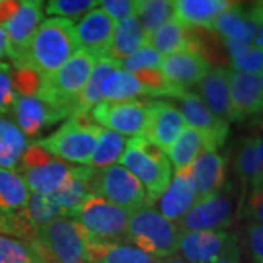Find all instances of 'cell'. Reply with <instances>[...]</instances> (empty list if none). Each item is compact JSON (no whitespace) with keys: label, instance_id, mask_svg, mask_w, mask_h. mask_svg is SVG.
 Here are the masks:
<instances>
[{"label":"cell","instance_id":"1","mask_svg":"<svg viewBox=\"0 0 263 263\" xmlns=\"http://www.w3.org/2000/svg\"><path fill=\"white\" fill-rule=\"evenodd\" d=\"M78 50L72 21L59 16L44 19L32 35L21 69H29L38 76L53 75Z\"/></svg>","mask_w":263,"mask_h":263},{"label":"cell","instance_id":"2","mask_svg":"<svg viewBox=\"0 0 263 263\" xmlns=\"http://www.w3.org/2000/svg\"><path fill=\"white\" fill-rule=\"evenodd\" d=\"M119 164L138 179L151 203L160 199L173 177V167L165 152L143 135L127 139Z\"/></svg>","mask_w":263,"mask_h":263},{"label":"cell","instance_id":"3","mask_svg":"<svg viewBox=\"0 0 263 263\" xmlns=\"http://www.w3.org/2000/svg\"><path fill=\"white\" fill-rule=\"evenodd\" d=\"M97 59L85 50H78L53 75L40 76L37 95L50 105L70 116L75 111L76 100L88 84Z\"/></svg>","mask_w":263,"mask_h":263},{"label":"cell","instance_id":"4","mask_svg":"<svg viewBox=\"0 0 263 263\" xmlns=\"http://www.w3.org/2000/svg\"><path fill=\"white\" fill-rule=\"evenodd\" d=\"M101 126L89 114H75L67 119L54 133L37 142L57 160L88 165L101 133Z\"/></svg>","mask_w":263,"mask_h":263},{"label":"cell","instance_id":"5","mask_svg":"<svg viewBox=\"0 0 263 263\" xmlns=\"http://www.w3.org/2000/svg\"><path fill=\"white\" fill-rule=\"evenodd\" d=\"M180 234L177 224L165 219L149 205L130 214L126 241L154 257L164 259L179 252Z\"/></svg>","mask_w":263,"mask_h":263},{"label":"cell","instance_id":"6","mask_svg":"<svg viewBox=\"0 0 263 263\" xmlns=\"http://www.w3.org/2000/svg\"><path fill=\"white\" fill-rule=\"evenodd\" d=\"M88 234L69 216H60L41 228L28 243L44 263H88Z\"/></svg>","mask_w":263,"mask_h":263},{"label":"cell","instance_id":"7","mask_svg":"<svg viewBox=\"0 0 263 263\" xmlns=\"http://www.w3.org/2000/svg\"><path fill=\"white\" fill-rule=\"evenodd\" d=\"M69 218L75 219L91 238L126 243L130 212L113 205L104 197L88 195L69 214Z\"/></svg>","mask_w":263,"mask_h":263},{"label":"cell","instance_id":"8","mask_svg":"<svg viewBox=\"0 0 263 263\" xmlns=\"http://www.w3.org/2000/svg\"><path fill=\"white\" fill-rule=\"evenodd\" d=\"M211 29L222 37L231 59L245 54L253 46L262 47L260 8L246 10L241 6H231L216 18Z\"/></svg>","mask_w":263,"mask_h":263},{"label":"cell","instance_id":"9","mask_svg":"<svg viewBox=\"0 0 263 263\" xmlns=\"http://www.w3.org/2000/svg\"><path fill=\"white\" fill-rule=\"evenodd\" d=\"M16 170L31 193L51 195L67 180L73 167L57 160L34 142L27 146Z\"/></svg>","mask_w":263,"mask_h":263},{"label":"cell","instance_id":"10","mask_svg":"<svg viewBox=\"0 0 263 263\" xmlns=\"http://www.w3.org/2000/svg\"><path fill=\"white\" fill-rule=\"evenodd\" d=\"M94 195L104 197L130 214L151 205L143 186L120 164L95 171Z\"/></svg>","mask_w":263,"mask_h":263},{"label":"cell","instance_id":"11","mask_svg":"<svg viewBox=\"0 0 263 263\" xmlns=\"http://www.w3.org/2000/svg\"><path fill=\"white\" fill-rule=\"evenodd\" d=\"M89 116L98 126L130 139L145 133L149 116V101H100L89 111Z\"/></svg>","mask_w":263,"mask_h":263},{"label":"cell","instance_id":"12","mask_svg":"<svg viewBox=\"0 0 263 263\" xmlns=\"http://www.w3.org/2000/svg\"><path fill=\"white\" fill-rule=\"evenodd\" d=\"M179 98L180 113L183 116L186 126L199 132L206 143V149L216 151L221 148L227 141V136L230 133V123L218 119L212 113L200 97L187 89H180L176 94Z\"/></svg>","mask_w":263,"mask_h":263},{"label":"cell","instance_id":"13","mask_svg":"<svg viewBox=\"0 0 263 263\" xmlns=\"http://www.w3.org/2000/svg\"><path fill=\"white\" fill-rule=\"evenodd\" d=\"M43 21L44 12L41 6L19 3L13 13L0 25L6 37V56L13 62L16 69L24 65L32 35Z\"/></svg>","mask_w":263,"mask_h":263},{"label":"cell","instance_id":"14","mask_svg":"<svg viewBox=\"0 0 263 263\" xmlns=\"http://www.w3.org/2000/svg\"><path fill=\"white\" fill-rule=\"evenodd\" d=\"M233 197L228 193L197 200L186 215L179 221L181 231H218L224 230L233 221Z\"/></svg>","mask_w":263,"mask_h":263},{"label":"cell","instance_id":"15","mask_svg":"<svg viewBox=\"0 0 263 263\" xmlns=\"http://www.w3.org/2000/svg\"><path fill=\"white\" fill-rule=\"evenodd\" d=\"M235 245L234 237L224 230L181 231L179 252L187 263H215Z\"/></svg>","mask_w":263,"mask_h":263},{"label":"cell","instance_id":"16","mask_svg":"<svg viewBox=\"0 0 263 263\" xmlns=\"http://www.w3.org/2000/svg\"><path fill=\"white\" fill-rule=\"evenodd\" d=\"M16 126L25 136H35L38 133L69 117V114L43 101L37 94L18 95L12 108Z\"/></svg>","mask_w":263,"mask_h":263},{"label":"cell","instance_id":"17","mask_svg":"<svg viewBox=\"0 0 263 263\" xmlns=\"http://www.w3.org/2000/svg\"><path fill=\"white\" fill-rule=\"evenodd\" d=\"M211 70L208 59L199 50H186L162 57L160 72L164 81L179 89L197 85Z\"/></svg>","mask_w":263,"mask_h":263},{"label":"cell","instance_id":"18","mask_svg":"<svg viewBox=\"0 0 263 263\" xmlns=\"http://www.w3.org/2000/svg\"><path fill=\"white\" fill-rule=\"evenodd\" d=\"M116 22L103 9H94L79 19L75 25L76 38L81 50L95 59L108 56Z\"/></svg>","mask_w":263,"mask_h":263},{"label":"cell","instance_id":"19","mask_svg":"<svg viewBox=\"0 0 263 263\" xmlns=\"http://www.w3.org/2000/svg\"><path fill=\"white\" fill-rule=\"evenodd\" d=\"M184 127L186 122L174 104L167 101H149V116L143 136L161 151L167 152Z\"/></svg>","mask_w":263,"mask_h":263},{"label":"cell","instance_id":"20","mask_svg":"<svg viewBox=\"0 0 263 263\" xmlns=\"http://www.w3.org/2000/svg\"><path fill=\"white\" fill-rule=\"evenodd\" d=\"M230 98L235 122L260 114L263 107V73L230 69Z\"/></svg>","mask_w":263,"mask_h":263},{"label":"cell","instance_id":"21","mask_svg":"<svg viewBox=\"0 0 263 263\" xmlns=\"http://www.w3.org/2000/svg\"><path fill=\"white\" fill-rule=\"evenodd\" d=\"M196 203V195L192 181L190 167L176 171L171 177L168 187L158 199L161 215L171 222H179Z\"/></svg>","mask_w":263,"mask_h":263},{"label":"cell","instance_id":"22","mask_svg":"<svg viewBox=\"0 0 263 263\" xmlns=\"http://www.w3.org/2000/svg\"><path fill=\"white\" fill-rule=\"evenodd\" d=\"M196 202L219 193L226 180V160L216 151L205 149L190 165Z\"/></svg>","mask_w":263,"mask_h":263},{"label":"cell","instance_id":"23","mask_svg":"<svg viewBox=\"0 0 263 263\" xmlns=\"http://www.w3.org/2000/svg\"><path fill=\"white\" fill-rule=\"evenodd\" d=\"M197 86L200 100L218 119L227 123L235 122L230 98V69H211Z\"/></svg>","mask_w":263,"mask_h":263},{"label":"cell","instance_id":"24","mask_svg":"<svg viewBox=\"0 0 263 263\" xmlns=\"http://www.w3.org/2000/svg\"><path fill=\"white\" fill-rule=\"evenodd\" d=\"M231 6L230 0H174V18L189 29H211L216 18Z\"/></svg>","mask_w":263,"mask_h":263},{"label":"cell","instance_id":"25","mask_svg":"<svg viewBox=\"0 0 263 263\" xmlns=\"http://www.w3.org/2000/svg\"><path fill=\"white\" fill-rule=\"evenodd\" d=\"M88 263H158L160 259L122 241H101L88 237Z\"/></svg>","mask_w":263,"mask_h":263},{"label":"cell","instance_id":"26","mask_svg":"<svg viewBox=\"0 0 263 263\" xmlns=\"http://www.w3.org/2000/svg\"><path fill=\"white\" fill-rule=\"evenodd\" d=\"M97 170L88 165L73 167L65 183L53 192L50 197L63 211L65 216L75 209L88 195H94V177Z\"/></svg>","mask_w":263,"mask_h":263},{"label":"cell","instance_id":"27","mask_svg":"<svg viewBox=\"0 0 263 263\" xmlns=\"http://www.w3.org/2000/svg\"><path fill=\"white\" fill-rule=\"evenodd\" d=\"M146 41L162 57L181 53L186 50H199L196 40L192 35L190 29L180 24L176 18L170 19L168 22L155 29Z\"/></svg>","mask_w":263,"mask_h":263},{"label":"cell","instance_id":"28","mask_svg":"<svg viewBox=\"0 0 263 263\" xmlns=\"http://www.w3.org/2000/svg\"><path fill=\"white\" fill-rule=\"evenodd\" d=\"M146 43V35L142 29L139 19L136 18V15H132L116 24L108 57L122 63L139 51Z\"/></svg>","mask_w":263,"mask_h":263},{"label":"cell","instance_id":"29","mask_svg":"<svg viewBox=\"0 0 263 263\" xmlns=\"http://www.w3.org/2000/svg\"><path fill=\"white\" fill-rule=\"evenodd\" d=\"M235 168L246 184L253 189L262 187L263 180V143L260 138H246L241 142Z\"/></svg>","mask_w":263,"mask_h":263},{"label":"cell","instance_id":"30","mask_svg":"<svg viewBox=\"0 0 263 263\" xmlns=\"http://www.w3.org/2000/svg\"><path fill=\"white\" fill-rule=\"evenodd\" d=\"M101 101H129L139 95H148L146 88L135 75L123 70L122 67L110 72L100 85Z\"/></svg>","mask_w":263,"mask_h":263},{"label":"cell","instance_id":"31","mask_svg":"<svg viewBox=\"0 0 263 263\" xmlns=\"http://www.w3.org/2000/svg\"><path fill=\"white\" fill-rule=\"evenodd\" d=\"M206 149V143L203 136L195 129L186 126L176 142L170 146V149L165 152L171 167H174L176 171L189 168L193 161Z\"/></svg>","mask_w":263,"mask_h":263},{"label":"cell","instance_id":"32","mask_svg":"<svg viewBox=\"0 0 263 263\" xmlns=\"http://www.w3.org/2000/svg\"><path fill=\"white\" fill-rule=\"evenodd\" d=\"M31 192L18 170L0 167V212L8 214L27 206Z\"/></svg>","mask_w":263,"mask_h":263},{"label":"cell","instance_id":"33","mask_svg":"<svg viewBox=\"0 0 263 263\" xmlns=\"http://www.w3.org/2000/svg\"><path fill=\"white\" fill-rule=\"evenodd\" d=\"M28 146L27 136L8 119L0 117V167L16 170Z\"/></svg>","mask_w":263,"mask_h":263},{"label":"cell","instance_id":"34","mask_svg":"<svg viewBox=\"0 0 263 263\" xmlns=\"http://www.w3.org/2000/svg\"><path fill=\"white\" fill-rule=\"evenodd\" d=\"M120 67V63L113 60L111 57L104 56L97 59L94 66V70L89 76L88 84L85 85L84 91L81 92L79 98L76 100L75 104V114H89V111L94 108L97 104L101 101V95H100V85L103 82V79L108 75L110 72H113L116 69Z\"/></svg>","mask_w":263,"mask_h":263},{"label":"cell","instance_id":"35","mask_svg":"<svg viewBox=\"0 0 263 263\" xmlns=\"http://www.w3.org/2000/svg\"><path fill=\"white\" fill-rule=\"evenodd\" d=\"M127 138L108 129H101L94 154L88 162V167L94 170H104L119 164L123 151L126 148Z\"/></svg>","mask_w":263,"mask_h":263},{"label":"cell","instance_id":"36","mask_svg":"<svg viewBox=\"0 0 263 263\" xmlns=\"http://www.w3.org/2000/svg\"><path fill=\"white\" fill-rule=\"evenodd\" d=\"M136 18L146 35L174 18V0H136Z\"/></svg>","mask_w":263,"mask_h":263},{"label":"cell","instance_id":"37","mask_svg":"<svg viewBox=\"0 0 263 263\" xmlns=\"http://www.w3.org/2000/svg\"><path fill=\"white\" fill-rule=\"evenodd\" d=\"M24 211L28 216L29 222L34 226L37 231L47 227L50 222H53L57 218L65 216L63 211L50 197V195H40V193L29 195L28 203L24 208Z\"/></svg>","mask_w":263,"mask_h":263},{"label":"cell","instance_id":"38","mask_svg":"<svg viewBox=\"0 0 263 263\" xmlns=\"http://www.w3.org/2000/svg\"><path fill=\"white\" fill-rule=\"evenodd\" d=\"M161 62H162V56L146 43L139 51H136L133 56L122 62L120 67L132 75L142 76L152 72H160Z\"/></svg>","mask_w":263,"mask_h":263},{"label":"cell","instance_id":"39","mask_svg":"<svg viewBox=\"0 0 263 263\" xmlns=\"http://www.w3.org/2000/svg\"><path fill=\"white\" fill-rule=\"evenodd\" d=\"M0 263H44L35 250L24 241L0 234Z\"/></svg>","mask_w":263,"mask_h":263},{"label":"cell","instance_id":"40","mask_svg":"<svg viewBox=\"0 0 263 263\" xmlns=\"http://www.w3.org/2000/svg\"><path fill=\"white\" fill-rule=\"evenodd\" d=\"M37 230L29 222L28 216L24 209L2 214L0 212V234H8L24 238L27 243H31L37 237Z\"/></svg>","mask_w":263,"mask_h":263},{"label":"cell","instance_id":"41","mask_svg":"<svg viewBox=\"0 0 263 263\" xmlns=\"http://www.w3.org/2000/svg\"><path fill=\"white\" fill-rule=\"evenodd\" d=\"M100 0H47L46 12L59 18L78 21L91 10L97 9Z\"/></svg>","mask_w":263,"mask_h":263},{"label":"cell","instance_id":"42","mask_svg":"<svg viewBox=\"0 0 263 263\" xmlns=\"http://www.w3.org/2000/svg\"><path fill=\"white\" fill-rule=\"evenodd\" d=\"M18 98L13 85V72L8 63H0V116L12 113V108Z\"/></svg>","mask_w":263,"mask_h":263},{"label":"cell","instance_id":"43","mask_svg":"<svg viewBox=\"0 0 263 263\" xmlns=\"http://www.w3.org/2000/svg\"><path fill=\"white\" fill-rule=\"evenodd\" d=\"M231 70L246 72V73H262L263 48L252 47L240 57L231 59Z\"/></svg>","mask_w":263,"mask_h":263},{"label":"cell","instance_id":"44","mask_svg":"<svg viewBox=\"0 0 263 263\" xmlns=\"http://www.w3.org/2000/svg\"><path fill=\"white\" fill-rule=\"evenodd\" d=\"M100 5L116 24L136 12V0H100Z\"/></svg>","mask_w":263,"mask_h":263},{"label":"cell","instance_id":"45","mask_svg":"<svg viewBox=\"0 0 263 263\" xmlns=\"http://www.w3.org/2000/svg\"><path fill=\"white\" fill-rule=\"evenodd\" d=\"M249 245L254 263H263V226L254 221L249 227Z\"/></svg>","mask_w":263,"mask_h":263},{"label":"cell","instance_id":"46","mask_svg":"<svg viewBox=\"0 0 263 263\" xmlns=\"http://www.w3.org/2000/svg\"><path fill=\"white\" fill-rule=\"evenodd\" d=\"M215 263H240V250H238L237 245H235L234 247H231V249H230V250Z\"/></svg>","mask_w":263,"mask_h":263},{"label":"cell","instance_id":"47","mask_svg":"<svg viewBox=\"0 0 263 263\" xmlns=\"http://www.w3.org/2000/svg\"><path fill=\"white\" fill-rule=\"evenodd\" d=\"M5 56H6V37H5L3 29L0 28V63Z\"/></svg>","mask_w":263,"mask_h":263},{"label":"cell","instance_id":"48","mask_svg":"<svg viewBox=\"0 0 263 263\" xmlns=\"http://www.w3.org/2000/svg\"><path fill=\"white\" fill-rule=\"evenodd\" d=\"M158 263H187L186 260H183L181 257H177V256H170V257H164V259H160Z\"/></svg>","mask_w":263,"mask_h":263},{"label":"cell","instance_id":"49","mask_svg":"<svg viewBox=\"0 0 263 263\" xmlns=\"http://www.w3.org/2000/svg\"><path fill=\"white\" fill-rule=\"evenodd\" d=\"M19 3H24V5H32V6H41L43 8V3L46 0H18Z\"/></svg>","mask_w":263,"mask_h":263},{"label":"cell","instance_id":"50","mask_svg":"<svg viewBox=\"0 0 263 263\" xmlns=\"http://www.w3.org/2000/svg\"><path fill=\"white\" fill-rule=\"evenodd\" d=\"M2 2H3V0H0V3H2Z\"/></svg>","mask_w":263,"mask_h":263}]
</instances>
